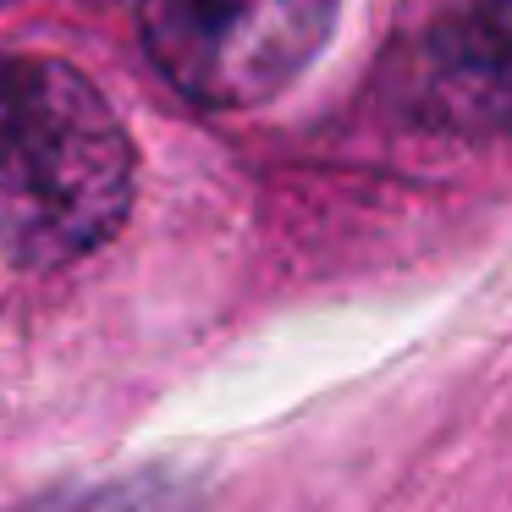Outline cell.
I'll use <instances>...</instances> for the list:
<instances>
[{"label": "cell", "instance_id": "1", "mask_svg": "<svg viewBox=\"0 0 512 512\" xmlns=\"http://www.w3.org/2000/svg\"><path fill=\"white\" fill-rule=\"evenodd\" d=\"M133 204V144L83 72L0 56V265L67 270L116 237Z\"/></svg>", "mask_w": 512, "mask_h": 512}, {"label": "cell", "instance_id": "2", "mask_svg": "<svg viewBox=\"0 0 512 512\" xmlns=\"http://www.w3.org/2000/svg\"><path fill=\"white\" fill-rule=\"evenodd\" d=\"M336 23V0H138L155 67L188 100L237 111L281 94Z\"/></svg>", "mask_w": 512, "mask_h": 512}, {"label": "cell", "instance_id": "3", "mask_svg": "<svg viewBox=\"0 0 512 512\" xmlns=\"http://www.w3.org/2000/svg\"><path fill=\"white\" fill-rule=\"evenodd\" d=\"M430 111L446 127H512V0H485L474 17L430 45Z\"/></svg>", "mask_w": 512, "mask_h": 512}]
</instances>
